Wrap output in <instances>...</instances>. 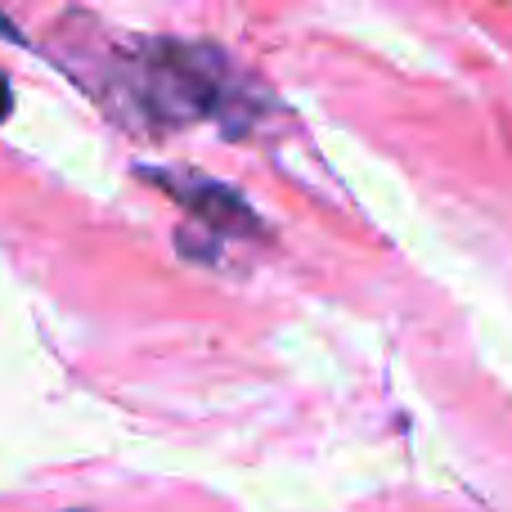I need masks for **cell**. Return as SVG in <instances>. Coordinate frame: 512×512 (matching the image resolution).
I'll list each match as a JSON object with an SVG mask.
<instances>
[{
  "label": "cell",
  "mask_w": 512,
  "mask_h": 512,
  "mask_svg": "<svg viewBox=\"0 0 512 512\" xmlns=\"http://www.w3.org/2000/svg\"><path fill=\"white\" fill-rule=\"evenodd\" d=\"M113 86L117 99L131 104L135 117L149 126L221 122L225 131H248V122L261 113L252 81L225 59V50L207 41H135L113 72Z\"/></svg>",
  "instance_id": "obj_1"
},
{
  "label": "cell",
  "mask_w": 512,
  "mask_h": 512,
  "mask_svg": "<svg viewBox=\"0 0 512 512\" xmlns=\"http://www.w3.org/2000/svg\"><path fill=\"white\" fill-rule=\"evenodd\" d=\"M135 176L144 185L162 189L176 207H185L189 221L212 230L216 239H261L265 234V221L256 216V207L239 189L225 185V180L189 171V167H135Z\"/></svg>",
  "instance_id": "obj_2"
},
{
  "label": "cell",
  "mask_w": 512,
  "mask_h": 512,
  "mask_svg": "<svg viewBox=\"0 0 512 512\" xmlns=\"http://www.w3.org/2000/svg\"><path fill=\"white\" fill-rule=\"evenodd\" d=\"M9 108H14V86H9V77H0V122L9 117Z\"/></svg>",
  "instance_id": "obj_3"
}]
</instances>
